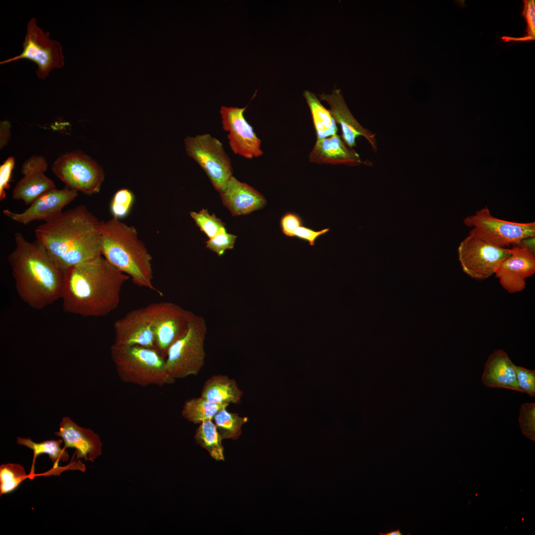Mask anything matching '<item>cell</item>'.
<instances>
[{"label": "cell", "mask_w": 535, "mask_h": 535, "mask_svg": "<svg viewBox=\"0 0 535 535\" xmlns=\"http://www.w3.org/2000/svg\"><path fill=\"white\" fill-rule=\"evenodd\" d=\"M379 535H402L403 534L401 533L400 529H398L397 530H396L395 531H391L389 532H386V533H385V534L379 532Z\"/></svg>", "instance_id": "41"}, {"label": "cell", "mask_w": 535, "mask_h": 535, "mask_svg": "<svg viewBox=\"0 0 535 535\" xmlns=\"http://www.w3.org/2000/svg\"><path fill=\"white\" fill-rule=\"evenodd\" d=\"M329 230V228H325L319 231H315L304 226H300L296 228L293 232V237L307 241L311 246H314L316 240L321 235Z\"/></svg>", "instance_id": "37"}, {"label": "cell", "mask_w": 535, "mask_h": 535, "mask_svg": "<svg viewBox=\"0 0 535 535\" xmlns=\"http://www.w3.org/2000/svg\"><path fill=\"white\" fill-rule=\"evenodd\" d=\"M11 124L10 122L6 120L1 121L0 122V148L2 149L5 146L10 138Z\"/></svg>", "instance_id": "38"}, {"label": "cell", "mask_w": 535, "mask_h": 535, "mask_svg": "<svg viewBox=\"0 0 535 535\" xmlns=\"http://www.w3.org/2000/svg\"><path fill=\"white\" fill-rule=\"evenodd\" d=\"M303 96L311 112L317 140L328 138L337 133L336 121L330 110L323 106L314 93L306 90Z\"/></svg>", "instance_id": "24"}, {"label": "cell", "mask_w": 535, "mask_h": 535, "mask_svg": "<svg viewBox=\"0 0 535 535\" xmlns=\"http://www.w3.org/2000/svg\"><path fill=\"white\" fill-rule=\"evenodd\" d=\"M516 378L522 393L531 397L535 396V371L521 366H515Z\"/></svg>", "instance_id": "34"}, {"label": "cell", "mask_w": 535, "mask_h": 535, "mask_svg": "<svg viewBox=\"0 0 535 535\" xmlns=\"http://www.w3.org/2000/svg\"><path fill=\"white\" fill-rule=\"evenodd\" d=\"M221 107L219 112L224 130L228 132L227 138L231 150L245 158L251 159L263 154L261 141L244 115L248 107Z\"/></svg>", "instance_id": "13"}, {"label": "cell", "mask_w": 535, "mask_h": 535, "mask_svg": "<svg viewBox=\"0 0 535 535\" xmlns=\"http://www.w3.org/2000/svg\"><path fill=\"white\" fill-rule=\"evenodd\" d=\"M142 309L154 333L156 351L165 359L171 345L187 330L194 313L165 301Z\"/></svg>", "instance_id": "8"}, {"label": "cell", "mask_w": 535, "mask_h": 535, "mask_svg": "<svg viewBox=\"0 0 535 535\" xmlns=\"http://www.w3.org/2000/svg\"><path fill=\"white\" fill-rule=\"evenodd\" d=\"M302 221L300 216L295 213H287L281 218L280 227L282 233L286 236L293 237V232L297 227L302 225Z\"/></svg>", "instance_id": "36"}, {"label": "cell", "mask_w": 535, "mask_h": 535, "mask_svg": "<svg viewBox=\"0 0 535 535\" xmlns=\"http://www.w3.org/2000/svg\"><path fill=\"white\" fill-rule=\"evenodd\" d=\"M78 195L77 191L66 186L61 189L54 188L39 197L21 213L5 209L2 213L11 220L23 225L37 220L47 222L61 215L63 209Z\"/></svg>", "instance_id": "14"}, {"label": "cell", "mask_w": 535, "mask_h": 535, "mask_svg": "<svg viewBox=\"0 0 535 535\" xmlns=\"http://www.w3.org/2000/svg\"><path fill=\"white\" fill-rule=\"evenodd\" d=\"M309 160L319 164L354 165L362 163L359 155L337 133L328 138L317 140L309 154Z\"/></svg>", "instance_id": "22"}, {"label": "cell", "mask_w": 535, "mask_h": 535, "mask_svg": "<svg viewBox=\"0 0 535 535\" xmlns=\"http://www.w3.org/2000/svg\"><path fill=\"white\" fill-rule=\"evenodd\" d=\"M47 168V161L42 156H33L26 160L21 169L24 176L13 190V199L22 200L29 206L45 193L56 188L54 181L44 174Z\"/></svg>", "instance_id": "16"}, {"label": "cell", "mask_w": 535, "mask_h": 535, "mask_svg": "<svg viewBox=\"0 0 535 535\" xmlns=\"http://www.w3.org/2000/svg\"><path fill=\"white\" fill-rule=\"evenodd\" d=\"M129 277L102 256L69 268L61 297L63 309L84 317H105L117 307Z\"/></svg>", "instance_id": "2"}, {"label": "cell", "mask_w": 535, "mask_h": 535, "mask_svg": "<svg viewBox=\"0 0 535 535\" xmlns=\"http://www.w3.org/2000/svg\"><path fill=\"white\" fill-rule=\"evenodd\" d=\"M464 223L472 227L469 235L497 247L511 245L519 246L521 241L535 236V222H512L493 216L487 206L464 219Z\"/></svg>", "instance_id": "7"}, {"label": "cell", "mask_w": 535, "mask_h": 535, "mask_svg": "<svg viewBox=\"0 0 535 535\" xmlns=\"http://www.w3.org/2000/svg\"><path fill=\"white\" fill-rule=\"evenodd\" d=\"M64 443L63 448H73L77 458L93 461L101 454V443L97 434L91 430L78 426L69 418H62L59 430L54 433Z\"/></svg>", "instance_id": "20"}, {"label": "cell", "mask_w": 535, "mask_h": 535, "mask_svg": "<svg viewBox=\"0 0 535 535\" xmlns=\"http://www.w3.org/2000/svg\"><path fill=\"white\" fill-rule=\"evenodd\" d=\"M49 32H45L37 24L35 18L27 23L26 34L22 43L23 51L14 57L0 61L3 64L20 59H27L36 63L38 77L46 79L54 68H59L64 64L62 48L57 41L50 38Z\"/></svg>", "instance_id": "11"}, {"label": "cell", "mask_w": 535, "mask_h": 535, "mask_svg": "<svg viewBox=\"0 0 535 535\" xmlns=\"http://www.w3.org/2000/svg\"><path fill=\"white\" fill-rule=\"evenodd\" d=\"M535 404L525 403L521 406L519 421L523 433L535 440Z\"/></svg>", "instance_id": "32"}, {"label": "cell", "mask_w": 535, "mask_h": 535, "mask_svg": "<svg viewBox=\"0 0 535 535\" xmlns=\"http://www.w3.org/2000/svg\"><path fill=\"white\" fill-rule=\"evenodd\" d=\"M195 439L198 444L208 451L213 458L216 461H224L222 439L212 420L201 423L196 430Z\"/></svg>", "instance_id": "27"}, {"label": "cell", "mask_w": 535, "mask_h": 535, "mask_svg": "<svg viewBox=\"0 0 535 535\" xmlns=\"http://www.w3.org/2000/svg\"><path fill=\"white\" fill-rule=\"evenodd\" d=\"M516 365L507 353L496 349L487 358L482 380L484 386L502 388L521 392L517 380Z\"/></svg>", "instance_id": "21"}, {"label": "cell", "mask_w": 535, "mask_h": 535, "mask_svg": "<svg viewBox=\"0 0 535 535\" xmlns=\"http://www.w3.org/2000/svg\"><path fill=\"white\" fill-rule=\"evenodd\" d=\"M236 238V236L228 233L224 229L213 238L209 239L206 242V247L221 256L225 250L234 248Z\"/></svg>", "instance_id": "33"}, {"label": "cell", "mask_w": 535, "mask_h": 535, "mask_svg": "<svg viewBox=\"0 0 535 535\" xmlns=\"http://www.w3.org/2000/svg\"><path fill=\"white\" fill-rule=\"evenodd\" d=\"M218 192L223 205L234 216L249 214L263 208L267 203L261 193L233 176Z\"/></svg>", "instance_id": "19"}, {"label": "cell", "mask_w": 535, "mask_h": 535, "mask_svg": "<svg viewBox=\"0 0 535 535\" xmlns=\"http://www.w3.org/2000/svg\"><path fill=\"white\" fill-rule=\"evenodd\" d=\"M458 259L463 270L477 279H485L511 254V249L490 244L469 235L459 245Z\"/></svg>", "instance_id": "12"}, {"label": "cell", "mask_w": 535, "mask_h": 535, "mask_svg": "<svg viewBox=\"0 0 535 535\" xmlns=\"http://www.w3.org/2000/svg\"><path fill=\"white\" fill-rule=\"evenodd\" d=\"M29 478L24 467L17 464H3L0 467V494L14 490L20 483Z\"/></svg>", "instance_id": "29"}, {"label": "cell", "mask_w": 535, "mask_h": 535, "mask_svg": "<svg viewBox=\"0 0 535 535\" xmlns=\"http://www.w3.org/2000/svg\"><path fill=\"white\" fill-rule=\"evenodd\" d=\"M535 236H530L523 239L519 247L525 248L535 254Z\"/></svg>", "instance_id": "40"}, {"label": "cell", "mask_w": 535, "mask_h": 535, "mask_svg": "<svg viewBox=\"0 0 535 535\" xmlns=\"http://www.w3.org/2000/svg\"><path fill=\"white\" fill-rule=\"evenodd\" d=\"M526 17L529 23L530 32L535 33V4L533 1L528 2L526 7Z\"/></svg>", "instance_id": "39"}, {"label": "cell", "mask_w": 535, "mask_h": 535, "mask_svg": "<svg viewBox=\"0 0 535 535\" xmlns=\"http://www.w3.org/2000/svg\"><path fill=\"white\" fill-rule=\"evenodd\" d=\"M190 214L197 226L209 239L212 238L223 229L224 224L214 214H209L207 210L202 209L197 213L190 212Z\"/></svg>", "instance_id": "30"}, {"label": "cell", "mask_w": 535, "mask_h": 535, "mask_svg": "<svg viewBox=\"0 0 535 535\" xmlns=\"http://www.w3.org/2000/svg\"><path fill=\"white\" fill-rule=\"evenodd\" d=\"M110 353L117 374L123 382L141 386H162L175 380L166 371L165 359L154 349L113 343Z\"/></svg>", "instance_id": "5"}, {"label": "cell", "mask_w": 535, "mask_h": 535, "mask_svg": "<svg viewBox=\"0 0 535 535\" xmlns=\"http://www.w3.org/2000/svg\"><path fill=\"white\" fill-rule=\"evenodd\" d=\"M14 240L15 248L7 259L20 299L40 310L61 299L66 270L54 263L36 240L29 242L17 232Z\"/></svg>", "instance_id": "3"}, {"label": "cell", "mask_w": 535, "mask_h": 535, "mask_svg": "<svg viewBox=\"0 0 535 535\" xmlns=\"http://www.w3.org/2000/svg\"><path fill=\"white\" fill-rule=\"evenodd\" d=\"M15 165L13 157H8L0 166V200L6 197L5 190L9 187L12 171Z\"/></svg>", "instance_id": "35"}, {"label": "cell", "mask_w": 535, "mask_h": 535, "mask_svg": "<svg viewBox=\"0 0 535 535\" xmlns=\"http://www.w3.org/2000/svg\"><path fill=\"white\" fill-rule=\"evenodd\" d=\"M535 273V254L525 248L514 246L510 256L499 265L494 274L505 290L515 293L525 289L526 279Z\"/></svg>", "instance_id": "15"}, {"label": "cell", "mask_w": 535, "mask_h": 535, "mask_svg": "<svg viewBox=\"0 0 535 535\" xmlns=\"http://www.w3.org/2000/svg\"><path fill=\"white\" fill-rule=\"evenodd\" d=\"M113 327L114 344L140 346L156 350L154 333L142 308L127 313L115 321Z\"/></svg>", "instance_id": "17"}, {"label": "cell", "mask_w": 535, "mask_h": 535, "mask_svg": "<svg viewBox=\"0 0 535 535\" xmlns=\"http://www.w3.org/2000/svg\"><path fill=\"white\" fill-rule=\"evenodd\" d=\"M206 332L205 319L193 314L187 330L171 345L165 358L166 371L173 379L197 375L200 371L206 357Z\"/></svg>", "instance_id": "6"}, {"label": "cell", "mask_w": 535, "mask_h": 535, "mask_svg": "<svg viewBox=\"0 0 535 535\" xmlns=\"http://www.w3.org/2000/svg\"><path fill=\"white\" fill-rule=\"evenodd\" d=\"M319 96L321 100L325 101L330 106L329 110L336 122L341 126L342 138L348 146L351 148L356 146V139L362 136L370 142L373 148L376 149L374 135L355 118L339 89L333 90L330 94L323 93Z\"/></svg>", "instance_id": "18"}, {"label": "cell", "mask_w": 535, "mask_h": 535, "mask_svg": "<svg viewBox=\"0 0 535 535\" xmlns=\"http://www.w3.org/2000/svg\"><path fill=\"white\" fill-rule=\"evenodd\" d=\"M63 441L62 439L58 440H48L43 441L40 443H36L33 441L30 438H17L18 444L25 446L33 451V458L32 465L31 468L30 479L34 478L35 474V463L38 456L41 454H47L52 460L53 464V469L58 468V463L60 461L66 462L69 460V456L67 452L64 448H61L60 445Z\"/></svg>", "instance_id": "25"}, {"label": "cell", "mask_w": 535, "mask_h": 535, "mask_svg": "<svg viewBox=\"0 0 535 535\" xmlns=\"http://www.w3.org/2000/svg\"><path fill=\"white\" fill-rule=\"evenodd\" d=\"M213 420L222 439L235 440L241 435L242 426L248 421V418L240 417L237 413L229 412L226 408H223L215 415Z\"/></svg>", "instance_id": "28"}, {"label": "cell", "mask_w": 535, "mask_h": 535, "mask_svg": "<svg viewBox=\"0 0 535 535\" xmlns=\"http://www.w3.org/2000/svg\"><path fill=\"white\" fill-rule=\"evenodd\" d=\"M52 170L65 186L89 195L98 193L104 180L102 167L80 151L61 155Z\"/></svg>", "instance_id": "9"}, {"label": "cell", "mask_w": 535, "mask_h": 535, "mask_svg": "<svg viewBox=\"0 0 535 535\" xmlns=\"http://www.w3.org/2000/svg\"><path fill=\"white\" fill-rule=\"evenodd\" d=\"M184 144L187 154L200 166L219 191L233 173L231 160L222 143L206 133L186 137Z\"/></svg>", "instance_id": "10"}, {"label": "cell", "mask_w": 535, "mask_h": 535, "mask_svg": "<svg viewBox=\"0 0 535 535\" xmlns=\"http://www.w3.org/2000/svg\"><path fill=\"white\" fill-rule=\"evenodd\" d=\"M101 224L102 221L81 204L39 225L35 235L54 263L67 270L102 256Z\"/></svg>", "instance_id": "1"}, {"label": "cell", "mask_w": 535, "mask_h": 535, "mask_svg": "<svg viewBox=\"0 0 535 535\" xmlns=\"http://www.w3.org/2000/svg\"><path fill=\"white\" fill-rule=\"evenodd\" d=\"M134 201V196L129 189H121L114 194L110 204L113 217L120 219L129 214Z\"/></svg>", "instance_id": "31"}, {"label": "cell", "mask_w": 535, "mask_h": 535, "mask_svg": "<svg viewBox=\"0 0 535 535\" xmlns=\"http://www.w3.org/2000/svg\"><path fill=\"white\" fill-rule=\"evenodd\" d=\"M228 405L229 404L226 403H214L201 396L186 400L181 414L189 422L201 424L205 421H213L219 411L226 408Z\"/></svg>", "instance_id": "26"}, {"label": "cell", "mask_w": 535, "mask_h": 535, "mask_svg": "<svg viewBox=\"0 0 535 535\" xmlns=\"http://www.w3.org/2000/svg\"><path fill=\"white\" fill-rule=\"evenodd\" d=\"M243 391L235 380L226 375H214L205 383L201 397L216 403L239 404Z\"/></svg>", "instance_id": "23"}, {"label": "cell", "mask_w": 535, "mask_h": 535, "mask_svg": "<svg viewBox=\"0 0 535 535\" xmlns=\"http://www.w3.org/2000/svg\"><path fill=\"white\" fill-rule=\"evenodd\" d=\"M101 251L103 257L131 277L135 284L162 295L152 282V257L139 239L134 227L114 217L102 221Z\"/></svg>", "instance_id": "4"}]
</instances>
